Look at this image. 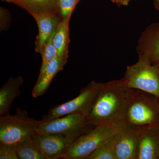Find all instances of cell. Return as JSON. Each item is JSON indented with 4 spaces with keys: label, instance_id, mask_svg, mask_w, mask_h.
Returning a JSON list of instances; mask_svg holds the SVG:
<instances>
[{
    "label": "cell",
    "instance_id": "1",
    "mask_svg": "<svg viewBox=\"0 0 159 159\" xmlns=\"http://www.w3.org/2000/svg\"><path fill=\"white\" fill-rule=\"evenodd\" d=\"M133 90L122 79L103 83L88 116L94 125L116 129L125 123Z\"/></svg>",
    "mask_w": 159,
    "mask_h": 159
},
{
    "label": "cell",
    "instance_id": "2",
    "mask_svg": "<svg viewBox=\"0 0 159 159\" xmlns=\"http://www.w3.org/2000/svg\"><path fill=\"white\" fill-rule=\"evenodd\" d=\"M125 122L133 127L150 125L159 127V97L133 89Z\"/></svg>",
    "mask_w": 159,
    "mask_h": 159
},
{
    "label": "cell",
    "instance_id": "3",
    "mask_svg": "<svg viewBox=\"0 0 159 159\" xmlns=\"http://www.w3.org/2000/svg\"><path fill=\"white\" fill-rule=\"evenodd\" d=\"M41 120L30 118L26 111L17 108L14 115L0 118V144L15 145L32 137Z\"/></svg>",
    "mask_w": 159,
    "mask_h": 159
},
{
    "label": "cell",
    "instance_id": "4",
    "mask_svg": "<svg viewBox=\"0 0 159 159\" xmlns=\"http://www.w3.org/2000/svg\"><path fill=\"white\" fill-rule=\"evenodd\" d=\"M95 126L88 116L72 114L48 121L42 119L36 133L61 135L66 138L72 144Z\"/></svg>",
    "mask_w": 159,
    "mask_h": 159
},
{
    "label": "cell",
    "instance_id": "5",
    "mask_svg": "<svg viewBox=\"0 0 159 159\" xmlns=\"http://www.w3.org/2000/svg\"><path fill=\"white\" fill-rule=\"evenodd\" d=\"M122 79L128 88L159 97V66L152 64L146 57L139 56L138 62L127 67Z\"/></svg>",
    "mask_w": 159,
    "mask_h": 159
},
{
    "label": "cell",
    "instance_id": "6",
    "mask_svg": "<svg viewBox=\"0 0 159 159\" xmlns=\"http://www.w3.org/2000/svg\"><path fill=\"white\" fill-rule=\"evenodd\" d=\"M103 83L92 81L83 88L79 95L68 102L54 107L42 120L48 121L72 114L89 116L99 96Z\"/></svg>",
    "mask_w": 159,
    "mask_h": 159
},
{
    "label": "cell",
    "instance_id": "7",
    "mask_svg": "<svg viewBox=\"0 0 159 159\" xmlns=\"http://www.w3.org/2000/svg\"><path fill=\"white\" fill-rule=\"evenodd\" d=\"M116 129L105 125H97L74 141L62 159H86L114 136Z\"/></svg>",
    "mask_w": 159,
    "mask_h": 159
},
{
    "label": "cell",
    "instance_id": "8",
    "mask_svg": "<svg viewBox=\"0 0 159 159\" xmlns=\"http://www.w3.org/2000/svg\"><path fill=\"white\" fill-rule=\"evenodd\" d=\"M31 138L46 159H62L71 145L65 137L56 134L36 133Z\"/></svg>",
    "mask_w": 159,
    "mask_h": 159
},
{
    "label": "cell",
    "instance_id": "9",
    "mask_svg": "<svg viewBox=\"0 0 159 159\" xmlns=\"http://www.w3.org/2000/svg\"><path fill=\"white\" fill-rule=\"evenodd\" d=\"M114 138L117 159H137L139 144L135 127L125 122L116 128Z\"/></svg>",
    "mask_w": 159,
    "mask_h": 159
},
{
    "label": "cell",
    "instance_id": "10",
    "mask_svg": "<svg viewBox=\"0 0 159 159\" xmlns=\"http://www.w3.org/2000/svg\"><path fill=\"white\" fill-rule=\"evenodd\" d=\"M135 128L139 144L137 159H159V127L144 125Z\"/></svg>",
    "mask_w": 159,
    "mask_h": 159
},
{
    "label": "cell",
    "instance_id": "11",
    "mask_svg": "<svg viewBox=\"0 0 159 159\" xmlns=\"http://www.w3.org/2000/svg\"><path fill=\"white\" fill-rule=\"evenodd\" d=\"M139 56L146 57L159 66V24L148 26L142 33L137 48Z\"/></svg>",
    "mask_w": 159,
    "mask_h": 159
},
{
    "label": "cell",
    "instance_id": "12",
    "mask_svg": "<svg viewBox=\"0 0 159 159\" xmlns=\"http://www.w3.org/2000/svg\"><path fill=\"white\" fill-rule=\"evenodd\" d=\"M38 26L39 34L35 41V51L41 53L46 43L61 21L59 15L50 12H44L34 17Z\"/></svg>",
    "mask_w": 159,
    "mask_h": 159
},
{
    "label": "cell",
    "instance_id": "13",
    "mask_svg": "<svg viewBox=\"0 0 159 159\" xmlns=\"http://www.w3.org/2000/svg\"><path fill=\"white\" fill-rule=\"evenodd\" d=\"M68 57L57 56L49 63L42 76L38 77L32 91V96L37 98L45 93L54 77L61 70L67 62Z\"/></svg>",
    "mask_w": 159,
    "mask_h": 159
},
{
    "label": "cell",
    "instance_id": "14",
    "mask_svg": "<svg viewBox=\"0 0 159 159\" xmlns=\"http://www.w3.org/2000/svg\"><path fill=\"white\" fill-rule=\"evenodd\" d=\"M21 76L10 77L8 81L0 89V115L9 114L12 102L20 95V88L24 83Z\"/></svg>",
    "mask_w": 159,
    "mask_h": 159
},
{
    "label": "cell",
    "instance_id": "15",
    "mask_svg": "<svg viewBox=\"0 0 159 159\" xmlns=\"http://www.w3.org/2000/svg\"><path fill=\"white\" fill-rule=\"evenodd\" d=\"M14 3L25 9L34 17L44 12L59 14L57 0H3Z\"/></svg>",
    "mask_w": 159,
    "mask_h": 159
},
{
    "label": "cell",
    "instance_id": "16",
    "mask_svg": "<svg viewBox=\"0 0 159 159\" xmlns=\"http://www.w3.org/2000/svg\"><path fill=\"white\" fill-rule=\"evenodd\" d=\"M71 15L61 20L57 26L53 37V43L57 50V56L59 57H68L69 22Z\"/></svg>",
    "mask_w": 159,
    "mask_h": 159
},
{
    "label": "cell",
    "instance_id": "17",
    "mask_svg": "<svg viewBox=\"0 0 159 159\" xmlns=\"http://www.w3.org/2000/svg\"><path fill=\"white\" fill-rule=\"evenodd\" d=\"M19 159H46L37 148L32 138L15 144Z\"/></svg>",
    "mask_w": 159,
    "mask_h": 159
},
{
    "label": "cell",
    "instance_id": "18",
    "mask_svg": "<svg viewBox=\"0 0 159 159\" xmlns=\"http://www.w3.org/2000/svg\"><path fill=\"white\" fill-rule=\"evenodd\" d=\"M86 159H117L114 135L91 154Z\"/></svg>",
    "mask_w": 159,
    "mask_h": 159
},
{
    "label": "cell",
    "instance_id": "19",
    "mask_svg": "<svg viewBox=\"0 0 159 159\" xmlns=\"http://www.w3.org/2000/svg\"><path fill=\"white\" fill-rule=\"evenodd\" d=\"M55 32V31L52 34L40 54L42 57V61L39 77H41L44 74L49 63L57 56V50L53 41Z\"/></svg>",
    "mask_w": 159,
    "mask_h": 159
},
{
    "label": "cell",
    "instance_id": "20",
    "mask_svg": "<svg viewBox=\"0 0 159 159\" xmlns=\"http://www.w3.org/2000/svg\"><path fill=\"white\" fill-rule=\"evenodd\" d=\"M59 14L63 19L72 14L80 0H57Z\"/></svg>",
    "mask_w": 159,
    "mask_h": 159
},
{
    "label": "cell",
    "instance_id": "21",
    "mask_svg": "<svg viewBox=\"0 0 159 159\" xmlns=\"http://www.w3.org/2000/svg\"><path fill=\"white\" fill-rule=\"evenodd\" d=\"M0 159H19L15 145L0 144Z\"/></svg>",
    "mask_w": 159,
    "mask_h": 159
},
{
    "label": "cell",
    "instance_id": "22",
    "mask_svg": "<svg viewBox=\"0 0 159 159\" xmlns=\"http://www.w3.org/2000/svg\"><path fill=\"white\" fill-rule=\"evenodd\" d=\"M111 1L119 6H127L130 0H111Z\"/></svg>",
    "mask_w": 159,
    "mask_h": 159
},
{
    "label": "cell",
    "instance_id": "23",
    "mask_svg": "<svg viewBox=\"0 0 159 159\" xmlns=\"http://www.w3.org/2000/svg\"><path fill=\"white\" fill-rule=\"evenodd\" d=\"M154 2L156 8L159 11V0H154Z\"/></svg>",
    "mask_w": 159,
    "mask_h": 159
}]
</instances>
